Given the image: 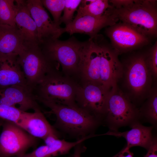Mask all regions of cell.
Instances as JSON below:
<instances>
[{
  "mask_svg": "<svg viewBox=\"0 0 157 157\" xmlns=\"http://www.w3.org/2000/svg\"><path fill=\"white\" fill-rule=\"evenodd\" d=\"M118 56L101 35L97 34L85 41L78 71L83 81L92 82L110 90L120 73Z\"/></svg>",
  "mask_w": 157,
  "mask_h": 157,
  "instance_id": "cell-1",
  "label": "cell"
},
{
  "mask_svg": "<svg viewBox=\"0 0 157 157\" xmlns=\"http://www.w3.org/2000/svg\"><path fill=\"white\" fill-rule=\"evenodd\" d=\"M110 13L149 38L157 35V1L109 0Z\"/></svg>",
  "mask_w": 157,
  "mask_h": 157,
  "instance_id": "cell-2",
  "label": "cell"
},
{
  "mask_svg": "<svg viewBox=\"0 0 157 157\" xmlns=\"http://www.w3.org/2000/svg\"><path fill=\"white\" fill-rule=\"evenodd\" d=\"M78 85L68 76L62 75L57 69H55L45 76L33 92L37 101L43 99L76 106H78L76 98Z\"/></svg>",
  "mask_w": 157,
  "mask_h": 157,
  "instance_id": "cell-3",
  "label": "cell"
},
{
  "mask_svg": "<svg viewBox=\"0 0 157 157\" xmlns=\"http://www.w3.org/2000/svg\"><path fill=\"white\" fill-rule=\"evenodd\" d=\"M39 101L48 107L56 117L57 123L67 131L86 136L97 125L96 117L79 107L67 105L43 99Z\"/></svg>",
  "mask_w": 157,
  "mask_h": 157,
  "instance_id": "cell-4",
  "label": "cell"
},
{
  "mask_svg": "<svg viewBox=\"0 0 157 157\" xmlns=\"http://www.w3.org/2000/svg\"><path fill=\"white\" fill-rule=\"evenodd\" d=\"M85 44V41L72 37L66 40L56 39L40 45L47 57L60 65L67 75L78 72Z\"/></svg>",
  "mask_w": 157,
  "mask_h": 157,
  "instance_id": "cell-5",
  "label": "cell"
},
{
  "mask_svg": "<svg viewBox=\"0 0 157 157\" xmlns=\"http://www.w3.org/2000/svg\"><path fill=\"white\" fill-rule=\"evenodd\" d=\"M17 60L27 85L32 91L48 73L59 67L47 57L39 44L26 47L17 56Z\"/></svg>",
  "mask_w": 157,
  "mask_h": 157,
  "instance_id": "cell-6",
  "label": "cell"
},
{
  "mask_svg": "<svg viewBox=\"0 0 157 157\" xmlns=\"http://www.w3.org/2000/svg\"><path fill=\"white\" fill-rule=\"evenodd\" d=\"M104 114L110 130L117 131L119 127L138 122L140 112L129 98L117 88L109 93Z\"/></svg>",
  "mask_w": 157,
  "mask_h": 157,
  "instance_id": "cell-7",
  "label": "cell"
},
{
  "mask_svg": "<svg viewBox=\"0 0 157 157\" xmlns=\"http://www.w3.org/2000/svg\"><path fill=\"white\" fill-rule=\"evenodd\" d=\"M126 64L123 74L131 98L139 100L148 97L152 89L153 76L146 63L145 54L133 57Z\"/></svg>",
  "mask_w": 157,
  "mask_h": 157,
  "instance_id": "cell-8",
  "label": "cell"
},
{
  "mask_svg": "<svg viewBox=\"0 0 157 157\" xmlns=\"http://www.w3.org/2000/svg\"><path fill=\"white\" fill-rule=\"evenodd\" d=\"M0 135V157H15L35 146L38 138L30 135L16 123L4 121Z\"/></svg>",
  "mask_w": 157,
  "mask_h": 157,
  "instance_id": "cell-9",
  "label": "cell"
},
{
  "mask_svg": "<svg viewBox=\"0 0 157 157\" xmlns=\"http://www.w3.org/2000/svg\"><path fill=\"white\" fill-rule=\"evenodd\" d=\"M83 82V85H79L78 88L76 104L96 117L104 115L106 100L110 92L96 83Z\"/></svg>",
  "mask_w": 157,
  "mask_h": 157,
  "instance_id": "cell-10",
  "label": "cell"
},
{
  "mask_svg": "<svg viewBox=\"0 0 157 157\" xmlns=\"http://www.w3.org/2000/svg\"><path fill=\"white\" fill-rule=\"evenodd\" d=\"M105 32L110 40L112 46L119 54L149 43V38L121 22L109 26Z\"/></svg>",
  "mask_w": 157,
  "mask_h": 157,
  "instance_id": "cell-11",
  "label": "cell"
},
{
  "mask_svg": "<svg viewBox=\"0 0 157 157\" xmlns=\"http://www.w3.org/2000/svg\"><path fill=\"white\" fill-rule=\"evenodd\" d=\"M26 2L36 25L39 44L58 39L64 33V28L51 19L40 0H27Z\"/></svg>",
  "mask_w": 157,
  "mask_h": 157,
  "instance_id": "cell-12",
  "label": "cell"
},
{
  "mask_svg": "<svg viewBox=\"0 0 157 157\" xmlns=\"http://www.w3.org/2000/svg\"><path fill=\"white\" fill-rule=\"evenodd\" d=\"M0 104L17 108L25 112L41 109L32 90L21 85L0 88Z\"/></svg>",
  "mask_w": 157,
  "mask_h": 157,
  "instance_id": "cell-13",
  "label": "cell"
},
{
  "mask_svg": "<svg viewBox=\"0 0 157 157\" xmlns=\"http://www.w3.org/2000/svg\"><path fill=\"white\" fill-rule=\"evenodd\" d=\"M108 9L100 17L85 16L74 19L64 28V33L67 32L70 35L76 33H84L88 35L90 38L94 37L103 28L113 25L119 21Z\"/></svg>",
  "mask_w": 157,
  "mask_h": 157,
  "instance_id": "cell-14",
  "label": "cell"
},
{
  "mask_svg": "<svg viewBox=\"0 0 157 157\" xmlns=\"http://www.w3.org/2000/svg\"><path fill=\"white\" fill-rule=\"evenodd\" d=\"M16 124L37 138L43 140L50 135L58 136L57 132L49 122L41 109L33 113L25 112L21 119Z\"/></svg>",
  "mask_w": 157,
  "mask_h": 157,
  "instance_id": "cell-15",
  "label": "cell"
},
{
  "mask_svg": "<svg viewBox=\"0 0 157 157\" xmlns=\"http://www.w3.org/2000/svg\"><path fill=\"white\" fill-rule=\"evenodd\" d=\"M18 10L16 26L27 46L39 44L36 24L26 6V0H16Z\"/></svg>",
  "mask_w": 157,
  "mask_h": 157,
  "instance_id": "cell-16",
  "label": "cell"
},
{
  "mask_svg": "<svg viewBox=\"0 0 157 157\" xmlns=\"http://www.w3.org/2000/svg\"><path fill=\"white\" fill-rule=\"evenodd\" d=\"M15 85L29 88L18 62L17 56L0 58V88Z\"/></svg>",
  "mask_w": 157,
  "mask_h": 157,
  "instance_id": "cell-17",
  "label": "cell"
},
{
  "mask_svg": "<svg viewBox=\"0 0 157 157\" xmlns=\"http://www.w3.org/2000/svg\"><path fill=\"white\" fill-rule=\"evenodd\" d=\"M26 47L16 26L0 25V58L18 56Z\"/></svg>",
  "mask_w": 157,
  "mask_h": 157,
  "instance_id": "cell-18",
  "label": "cell"
},
{
  "mask_svg": "<svg viewBox=\"0 0 157 157\" xmlns=\"http://www.w3.org/2000/svg\"><path fill=\"white\" fill-rule=\"evenodd\" d=\"M131 126V129L125 132H121L110 130L103 135L123 137L127 142L126 147L129 149L133 147L138 146L148 150L154 139L152 134V127L144 126L138 122Z\"/></svg>",
  "mask_w": 157,
  "mask_h": 157,
  "instance_id": "cell-19",
  "label": "cell"
},
{
  "mask_svg": "<svg viewBox=\"0 0 157 157\" xmlns=\"http://www.w3.org/2000/svg\"><path fill=\"white\" fill-rule=\"evenodd\" d=\"M110 6L109 0H81L74 19L85 16L99 17L103 15Z\"/></svg>",
  "mask_w": 157,
  "mask_h": 157,
  "instance_id": "cell-20",
  "label": "cell"
},
{
  "mask_svg": "<svg viewBox=\"0 0 157 157\" xmlns=\"http://www.w3.org/2000/svg\"><path fill=\"white\" fill-rule=\"evenodd\" d=\"M67 147L62 140L56 138L48 145L41 146L31 152L25 153L20 157H53L65 154Z\"/></svg>",
  "mask_w": 157,
  "mask_h": 157,
  "instance_id": "cell-21",
  "label": "cell"
},
{
  "mask_svg": "<svg viewBox=\"0 0 157 157\" xmlns=\"http://www.w3.org/2000/svg\"><path fill=\"white\" fill-rule=\"evenodd\" d=\"M18 6L16 0H0V25L16 26Z\"/></svg>",
  "mask_w": 157,
  "mask_h": 157,
  "instance_id": "cell-22",
  "label": "cell"
},
{
  "mask_svg": "<svg viewBox=\"0 0 157 157\" xmlns=\"http://www.w3.org/2000/svg\"><path fill=\"white\" fill-rule=\"evenodd\" d=\"M148 99L142 108L141 112L151 123L156 125L157 122V90L152 88Z\"/></svg>",
  "mask_w": 157,
  "mask_h": 157,
  "instance_id": "cell-23",
  "label": "cell"
},
{
  "mask_svg": "<svg viewBox=\"0 0 157 157\" xmlns=\"http://www.w3.org/2000/svg\"><path fill=\"white\" fill-rule=\"evenodd\" d=\"M41 1L44 7L51 14L54 22L60 26L61 15L65 7V0H41Z\"/></svg>",
  "mask_w": 157,
  "mask_h": 157,
  "instance_id": "cell-24",
  "label": "cell"
},
{
  "mask_svg": "<svg viewBox=\"0 0 157 157\" xmlns=\"http://www.w3.org/2000/svg\"><path fill=\"white\" fill-rule=\"evenodd\" d=\"M25 112L17 108L0 104V119L17 123Z\"/></svg>",
  "mask_w": 157,
  "mask_h": 157,
  "instance_id": "cell-25",
  "label": "cell"
},
{
  "mask_svg": "<svg viewBox=\"0 0 157 157\" xmlns=\"http://www.w3.org/2000/svg\"><path fill=\"white\" fill-rule=\"evenodd\" d=\"M81 1V0H65L63 14L60 20V24L63 23L66 26L72 22L74 14Z\"/></svg>",
  "mask_w": 157,
  "mask_h": 157,
  "instance_id": "cell-26",
  "label": "cell"
},
{
  "mask_svg": "<svg viewBox=\"0 0 157 157\" xmlns=\"http://www.w3.org/2000/svg\"><path fill=\"white\" fill-rule=\"evenodd\" d=\"M147 65L150 70L153 77L156 79L157 76V43L156 42L145 54Z\"/></svg>",
  "mask_w": 157,
  "mask_h": 157,
  "instance_id": "cell-27",
  "label": "cell"
},
{
  "mask_svg": "<svg viewBox=\"0 0 157 157\" xmlns=\"http://www.w3.org/2000/svg\"><path fill=\"white\" fill-rule=\"evenodd\" d=\"M148 150V151L144 157H157V143L156 138L154 139Z\"/></svg>",
  "mask_w": 157,
  "mask_h": 157,
  "instance_id": "cell-28",
  "label": "cell"
},
{
  "mask_svg": "<svg viewBox=\"0 0 157 157\" xmlns=\"http://www.w3.org/2000/svg\"><path fill=\"white\" fill-rule=\"evenodd\" d=\"M113 157H133L129 148L126 147L119 153Z\"/></svg>",
  "mask_w": 157,
  "mask_h": 157,
  "instance_id": "cell-29",
  "label": "cell"
},
{
  "mask_svg": "<svg viewBox=\"0 0 157 157\" xmlns=\"http://www.w3.org/2000/svg\"><path fill=\"white\" fill-rule=\"evenodd\" d=\"M81 149L78 147L76 149L74 154L72 157H81Z\"/></svg>",
  "mask_w": 157,
  "mask_h": 157,
  "instance_id": "cell-30",
  "label": "cell"
},
{
  "mask_svg": "<svg viewBox=\"0 0 157 157\" xmlns=\"http://www.w3.org/2000/svg\"><path fill=\"white\" fill-rule=\"evenodd\" d=\"M3 120L0 119V128L2 127Z\"/></svg>",
  "mask_w": 157,
  "mask_h": 157,
  "instance_id": "cell-31",
  "label": "cell"
},
{
  "mask_svg": "<svg viewBox=\"0 0 157 157\" xmlns=\"http://www.w3.org/2000/svg\"><path fill=\"white\" fill-rule=\"evenodd\" d=\"M55 136H56V135H55ZM57 136V137H58V136ZM85 136L87 137H88V139L89 138H90L91 137V136H90V135H88V136Z\"/></svg>",
  "mask_w": 157,
  "mask_h": 157,
  "instance_id": "cell-32",
  "label": "cell"
}]
</instances>
